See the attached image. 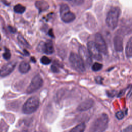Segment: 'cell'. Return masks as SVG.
Segmentation results:
<instances>
[{
    "instance_id": "obj_1",
    "label": "cell",
    "mask_w": 132,
    "mask_h": 132,
    "mask_svg": "<svg viewBox=\"0 0 132 132\" xmlns=\"http://www.w3.org/2000/svg\"><path fill=\"white\" fill-rule=\"evenodd\" d=\"M121 13V9L118 7H112L109 10L107 14L106 23L110 28L114 29L117 26Z\"/></svg>"
},
{
    "instance_id": "obj_2",
    "label": "cell",
    "mask_w": 132,
    "mask_h": 132,
    "mask_svg": "<svg viewBox=\"0 0 132 132\" xmlns=\"http://www.w3.org/2000/svg\"><path fill=\"white\" fill-rule=\"evenodd\" d=\"M108 123V116L106 113H103L92 124L89 132H103L107 128Z\"/></svg>"
},
{
    "instance_id": "obj_3",
    "label": "cell",
    "mask_w": 132,
    "mask_h": 132,
    "mask_svg": "<svg viewBox=\"0 0 132 132\" xmlns=\"http://www.w3.org/2000/svg\"><path fill=\"white\" fill-rule=\"evenodd\" d=\"M69 61L72 68L79 73L85 71V65L79 55L75 53H71L69 57Z\"/></svg>"
},
{
    "instance_id": "obj_4",
    "label": "cell",
    "mask_w": 132,
    "mask_h": 132,
    "mask_svg": "<svg viewBox=\"0 0 132 132\" xmlns=\"http://www.w3.org/2000/svg\"><path fill=\"white\" fill-rule=\"evenodd\" d=\"M39 106V100L37 96L28 98L24 103L22 110L25 114H31L36 111Z\"/></svg>"
},
{
    "instance_id": "obj_5",
    "label": "cell",
    "mask_w": 132,
    "mask_h": 132,
    "mask_svg": "<svg viewBox=\"0 0 132 132\" xmlns=\"http://www.w3.org/2000/svg\"><path fill=\"white\" fill-rule=\"evenodd\" d=\"M59 12L62 21L66 23H71L75 19V14L70 11L69 7L65 4L61 5Z\"/></svg>"
},
{
    "instance_id": "obj_6",
    "label": "cell",
    "mask_w": 132,
    "mask_h": 132,
    "mask_svg": "<svg viewBox=\"0 0 132 132\" xmlns=\"http://www.w3.org/2000/svg\"><path fill=\"white\" fill-rule=\"evenodd\" d=\"M43 81L41 76L38 74L35 75L32 79L31 82L26 89L27 94H31L39 90L42 86Z\"/></svg>"
},
{
    "instance_id": "obj_7",
    "label": "cell",
    "mask_w": 132,
    "mask_h": 132,
    "mask_svg": "<svg viewBox=\"0 0 132 132\" xmlns=\"http://www.w3.org/2000/svg\"><path fill=\"white\" fill-rule=\"evenodd\" d=\"M87 49L92 57L96 60L101 61L102 57L94 42L89 41L87 43Z\"/></svg>"
},
{
    "instance_id": "obj_8",
    "label": "cell",
    "mask_w": 132,
    "mask_h": 132,
    "mask_svg": "<svg viewBox=\"0 0 132 132\" xmlns=\"http://www.w3.org/2000/svg\"><path fill=\"white\" fill-rule=\"evenodd\" d=\"M96 46L99 50L100 53L106 55L107 53V47L105 40L102 35L97 33L95 35V42Z\"/></svg>"
},
{
    "instance_id": "obj_9",
    "label": "cell",
    "mask_w": 132,
    "mask_h": 132,
    "mask_svg": "<svg viewBox=\"0 0 132 132\" xmlns=\"http://www.w3.org/2000/svg\"><path fill=\"white\" fill-rule=\"evenodd\" d=\"M78 53L85 65L90 66L92 63V58L88 49L84 46H81L79 48Z\"/></svg>"
},
{
    "instance_id": "obj_10",
    "label": "cell",
    "mask_w": 132,
    "mask_h": 132,
    "mask_svg": "<svg viewBox=\"0 0 132 132\" xmlns=\"http://www.w3.org/2000/svg\"><path fill=\"white\" fill-rule=\"evenodd\" d=\"M16 62L11 61L3 65L0 69V76L5 77L9 75L15 69Z\"/></svg>"
},
{
    "instance_id": "obj_11",
    "label": "cell",
    "mask_w": 132,
    "mask_h": 132,
    "mask_svg": "<svg viewBox=\"0 0 132 132\" xmlns=\"http://www.w3.org/2000/svg\"><path fill=\"white\" fill-rule=\"evenodd\" d=\"M40 51L47 55L52 54L54 52V48L52 41L48 40L45 42H41L39 46Z\"/></svg>"
},
{
    "instance_id": "obj_12",
    "label": "cell",
    "mask_w": 132,
    "mask_h": 132,
    "mask_svg": "<svg viewBox=\"0 0 132 132\" xmlns=\"http://www.w3.org/2000/svg\"><path fill=\"white\" fill-rule=\"evenodd\" d=\"M94 105V101L92 99H87L81 102L77 107V109L79 111H86L91 108Z\"/></svg>"
},
{
    "instance_id": "obj_13",
    "label": "cell",
    "mask_w": 132,
    "mask_h": 132,
    "mask_svg": "<svg viewBox=\"0 0 132 132\" xmlns=\"http://www.w3.org/2000/svg\"><path fill=\"white\" fill-rule=\"evenodd\" d=\"M113 45L116 51L122 52L123 50V38L120 35H116L113 39Z\"/></svg>"
},
{
    "instance_id": "obj_14",
    "label": "cell",
    "mask_w": 132,
    "mask_h": 132,
    "mask_svg": "<svg viewBox=\"0 0 132 132\" xmlns=\"http://www.w3.org/2000/svg\"><path fill=\"white\" fill-rule=\"evenodd\" d=\"M35 6L40 12H42L47 10L50 7L48 3L44 0L36 1L35 3Z\"/></svg>"
},
{
    "instance_id": "obj_15",
    "label": "cell",
    "mask_w": 132,
    "mask_h": 132,
    "mask_svg": "<svg viewBox=\"0 0 132 132\" xmlns=\"http://www.w3.org/2000/svg\"><path fill=\"white\" fill-rule=\"evenodd\" d=\"M30 69V64L25 61H22L19 65V70L22 74L27 73Z\"/></svg>"
},
{
    "instance_id": "obj_16",
    "label": "cell",
    "mask_w": 132,
    "mask_h": 132,
    "mask_svg": "<svg viewBox=\"0 0 132 132\" xmlns=\"http://www.w3.org/2000/svg\"><path fill=\"white\" fill-rule=\"evenodd\" d=\"M125 54L127 58L132 56V38L130 37L126 43L125 47Z\"/></svg>"
},
{
    "instance_id": "obj_17",
    "label": "cell",
    "mask_w": 132,
    "mask_h": 132,
    "mask_svg": "<svg viewBox=\"0 0 132 132\" xmlns=\"http://www.w3.org/2000/svg\"><path fill=\"white\" fill-rule=\"evenodd\" d=\"M86 128V125L85 123H82L74 127L72 129L70 132H84Z\"/></svg>"
},
{
    "instance_id": "obj_18",
    "label": "cell",
    "mask_w": 132,
    "mask_h": 132,
    "mask_svg": "<svg viewBox=\"0 0 132 132\" xmlns=\"http://www.w3.org/2000/svg\"><path fill=\"white\" fill-rule=\"evenodd\" d=\"M17 38H18V40L19 41V42L21 44H22L23 46H24L27 48L30 47V45H29V43L27 42V41L25 39V38L23 37V36L22 35H21V34L18 35Z\"/></svg>"
},
{
    "instance_id": "obj_19",
    "label": "cell",
    "mask_w": 132,
    "mask_h": 132,
    "mask_svg": "<svg viewBox=\"0 0 132 132\" xmlns=\"http://www.w3.org/2000/svg\"><path fill=\"white\" fill-rule=\"evenodd\" d=\"M14 11L17 13L22 14L25 11V7L21 4H17L14 7Z\"/></svg>"
},
{
    "instance_id": "obj_20",
    "label": "cell",
    "mask_w": 132,
    "mask_h": 132,
    "mask_svg": "<svg viewBox=\"0 0 132 132\" xmlns=\"http://www.w3.org/2000/svg\"><path fill=\"white\" fill-rule=\"evenodd\" d=\"M103 67V65L101 63H99L98 62H95L92 65V70L94 71V72H97L100 71V70L102 69Z\"/></svg>"
},
{
    "instance_id": "obj_21",
    "label": "cell",
    "mask_w": 132,
    "mask_h": 132,
    "mask_svg": "<svg viewBox=\"0 0 132 132\" xmlns=\"http://www.w3.org/2000/svg\"><path fill=\"white\" fill-rule=\"evenodd\" d=\"M40 61H41V62L43 64H44V65H48L51 62V59L49 58H48L47 57H46V56H43L41 58Z\"/></svg>"
},
{
    "instance_id": "obj_22",
    "label": "cell",
    "mask_w": 132,
    "mask_h": 132,
    "mask_svg": "<svg viewBox=\"0 0 132 132\" xmlns=\"http://www.w3.org/2000/svg\"><path fill=\"white\" fill-rule=\"evenodd\" d=\"M3 57L4 59H6V60H8L10 58V57H11V54L10 53V51L9 50L6 48L5 50V53L3 54Z\"/></svg>"
},
{
    "instance_id": "obj_23",
    "label": "cell",
    "mask_w": 132,
    "mask_h": 132,
    "mask_svg": "<svg viewBox=\"0 0 132 132\" xmlns=\"http://www.w3.org/2000/svg\"><path fill=\"white\" fill-rule=\"evenodd\" d=\"M116 116L118 119L122 120L124 117V113L122 111H119L116 113Z\"/></svg>"
},
{
    "instance_id": "obj_24",
    "label": "cell",
    "mask_w": 132,
    "mask_h": 132,
    "mask_svg": "<svg viewBox=\"0 0 132 132\" xmlns=\"http://www.w3.org/2000/svg\"><path fill=\"white\" fill-rule=\"evenodd\" d=\"M72 3L76 6H80L84 3V0H71Z\"/></svg>"
},
{
    "instance_id": "obj_25",
    "label": "cell",
    "mask_w": 132,
    "mask_h": 132,
    "mask_svg": "<svg viewBox=\"0 0 132 132\" xmlns=\"http://www.w3.org/2000/svg\"><path fill=\"white\" fill-rule=\"evenodd\" d=\"M122 132H132V126L131 125L124 128Z\"/></svg>"
},
{
    "instance_id": "obj_26",
    "label": "cell",
    "mask_w": 132,
    "mask_h": 132,
    "mask_svg": "<svg viewBox=\"0 0 132 132\" xmlns=\"http://www.w3.org/2000/svg\"><path fill=\"white\" fill-rule=\"evenodd\" d=\"M8 29L10 30V31L12 33H15L16 31V29L14 27H13L11 26H8Z\"/></svg>"
},
{
    "instance_id": "obj_27",
    "label": "cell",
    "mask_w": 132,
    "mask_h": 132,
    "mask_svg": "<svg viewBox=\"0 0 132 132\" xmlns=\"http://www.w3.org/2000/svg\"><path fill=\"white\" fill-rule=\"evenodd\" d=\"M51 70H52L53 72H54V73H57V72H58V68H57L56 67H55V65H53L51 66Z\"/></svg>"
},
{
    "instance_id": "obj_28",
    "label": "cell",
    "mask_w": 132,
    "mask_h": 132,
    "mask_svg": "<svg viewBox=\"0 0 132 132\" xmlns=\"http://www.w3.org/2000/svg\"><path fill=\"white\" fill-rule=\"evenodd\" d=\"M48 33H49V35L50 36H51L52 37H54V35H53V31H52V29H50L48 31Z\"/></svg>"
},
{
    "instance_id": "obj_29",
    "label": "cell",
    "mask_w": 132,
    "mask_h": 132,
    "mask_svg": "<svg viewBox=\"0 0 132 132\" xmlns=\"http://www.w3.org/2000/svg\"><path fill=\"white\" fill-rule=\"evenodd\" d=\"M15 132H28L27 130H22V131H15Z\"/></svg>"
},
{
    "instance_id": "obj_30",
    "label": "cell",
    "mask_w": 132,
    "mask_h": 132,
    "mask_svg": "<svg viewBox=\"0 0 132 132\" xmlns=\"http://www.w3.org/2000/svg\"><path fill=\"white\" fill-rule=\"evenodd\" d=\"M0 40H1V35H0Z\"/></svg>"
},
{
    "instance_id": "obj_31",
    "label": "cell",
    "mask_w": 132,
    "mask_h": 132,
    "mask_svg": "<svg viewBox=\"0 0 132 132\" xmlns=\"http://www.w3.org/2000/svg\"><path fill=\"white\" fill-rule=\"evenodd\" d=\"M68 1H71V0H68Z\"/></svg>"
}]
</instances>
